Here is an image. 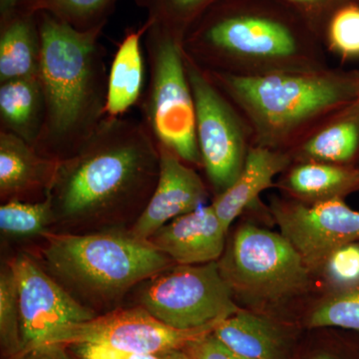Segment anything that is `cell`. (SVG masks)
I'll return each instance as SVG.
<instances>
[{"instance_id": "6da1fadb", "label": "cell", "mask_w": 359, "mask_h": 359, "mask_svg": "<svg viewBox=\"0 0 359 359\" xmlns=\"http://www.w3.org/2000/svg\"><path fill=\"white\" fill-rule=\"evenodd\" d=\"M159 170V147L144 122L106 116L76 153L59 161L47 193L54 223L138 218Z\"/></svg>"}, {"instance_id": "7a4b0ae2", "label": "cell", "mask_w": 359, "mask_h": 359, "mask_svg": "<svg viewBox=\"0 0 359 359\" xmlns=\"http://www.w3.org/2000/svg\"><path fill=\"white\" fill-rule=\"evenodd\" d=\"M182 46L202 69L237 76L330 66L320 37L276 0H219L191 26Z\"/></svg>"}, {"instance_id": "3957f363", "label": "cell", "mask_w": 359, "mask_h": 359, "mask_svg": "<svg viewBox=\"0 0 359 359\" xmlns=\"http://www.w3.org/2000/svg\"><path fill=\"white\" fill-rule=\"evenodd\" d=\"M35 14L45 110L33 147L61 161L76 153L107 116L108 73L99 41L103 28L82 32L50 14Z\"/></svg>"}, {"instance_id": "277c9868", "label": "cell", "mask_w": 359, "mask_h": 359, "mask_svg": "<svg viewBox=\"0 0 359 359\" xmlns=\"http://www.w3.org/2000/svg\"><path fill=\"white\" fill-rule=\"evenodd\" d=\"M204 71L244 118L254 146L282 152L353 104L359 93L355 69L328 66L254 77Z\"/></svg>"}, {"instance_id": "5b68a950", "label": "cell", "mask_w": 359, "mask_h": 359, "mask_svg": "<svg viewBox=\"0 0 359 359\" xmlns=\"http://www.w3.org/2000/svg\"><path fill=\"white\" fill-rule=\"evenodd\" d=\"M42 266L76 301L92 309L122 299L132 287L175 266L131 233L46 231ZM93 311V309H92Z\"/></svg>"}, {"instance_id": "8992f818", "label": "cell", "mask_w": 359, "mask_h": 359, "mask_svg": "<svg viewBox=\"0 0 359 359\" xmlns=\"http://www.w3.org/2000/svg\"><path fill=\"white\" fill-rule=\"evenodd\" d=\"M145 23L149 83L141 102L142 121L157 144L173 151L186 164L203 168L182 41L164 28Z\"/></svg>"}, {"instance_id": "52a82bcc", "label": "cell", "mask_w": 359, "mask_h": 359, "mask_svg": "<svg viewBox=\"0 0 359 359\" xmlns=\"http://www.w3.org/2000/svg\"><path fill=\"white\" fill-rule=\"evenodd\" d=\"M233 295L250 304H276L306 292L309 269L282 233L243 224L218 261Z\"/></svg>"}, {"instance_id": "ba28073f", "label": "cell", "mask_w": 359, "mask_h": 359, "mask_svg": "<svg viewBox=\"0 0 359 359\" xmlns=\"http://www.w3.org/2000/svg\"><path fill=\"white\" fill-rule=\"evenodd\" d=\"M140 306L178 330H195L219 323L241 311L222 276L218 262L175 264L146 280Z\"/></svg>"}, {"instance_id": "9c48e42d", "label": "cell", "mask_w": 359, "mask_h": 359, "mask_svg": "<svg viewBox=\"0 0 359 359\" xmlns=\"http://www.w3.org/2000/svg\"><path fill=\"white\" fill-rule=\"evenodd\" d=\"M185 62L195 100L203 168L216 197L242 172L248 153L254 146L252 133L244 118L207 73L186 54Z\"/></svg>"}, {"instance_id": "30bf717a", "label": "cell", "mask_w": 359, "mask_h": 359, "mask_svg": "<svg viewBox=\"0 0 359 359\" xmlns=\"http://www.w3.org/2000/svg\"><path fill=\"white\" fill-rule=\"evenodd\" d=\"M219 323L195 330H178L165 325L140 306L115 309L92 320L57 328L41 342L35 356L52 347L68 348L87 344L158 355L183 349L193 340L214 332Z\"/></svg>"}, {"instance_id": "8fae6325", "label": "cell", "mask_w": 359, "mask_h": 359, "mask_svg": "<svg viewBox=\"0 0 359 359\" xmlns=\"http://www.w3.org/2000/svg\"><path fill=\"white\" fill-rule=\"evenodd\" d=\"M269 211L311 271L323 269L335 250L359 241V212L344 200L306 204L273 197Z\"/></svg>"}, {"instance_id": "7c38bea8", "label": "cell", "mask_w": 359, "mask_h": 359, "mask_svg": "<svg viewBox=\"0 0 359 359\" xmlns=\"http://www.w3.org/2000/svg\"><path fill=\"white\" fill-rule=\"evenodd\" d=\"M18 283L22 351L20 358L35 356L51 332L69 323L97 316L76 301L32 257L20 255L11 263Z\"/></svg>"}, {"instance_id": "4fadbf2b", "label": "cell", "mask_w": 359, "mask_h": 359, "mask_svg": "<svg viewBox=\"0 0 359 359\" xmlns=\"http://www.w3.org/2000/svg\"><path fill=\"white\" fill-rule=\"evenodd\" d=\"M158 147L160 170L157 185L130 231L144 241L174 219L203 207L209 197L207 187L195 168L186 164L170 149L159 144Z\"/></svg>"}, {"instance_id": "5bb4252c", "label": "cell", "mask_w": 359, "mask_h": 359, "mask_svg": "<svg viewBox=\"0 0 359 359\" xmlns=\"http://www.w3.org/2000/svg\"><path fill=\"white\" fill-rule=\"evenodd\" d=\"M226 233L212 205H203L165 224L147 241L176 264H203L221 259Z\"/></svg>"}, {"instance_id": "9a60e30c", "label": "cell", "mask_w": 359, "mask_h": 359, "mask_svg": "<svg viewBox=\"0 0 359 359\" xmlns=\"http://www.w3.org/2000/svg\"><path fill=\"white\" fill-rule=\"evenodd\" d=\"M59 161L40 154L32 144L0 129V197L4 202L46 199Z\"/></svg>"}, {"instance_id": "2e32d148", "label": "cell", "mask_w": 359, "mask_h": 359, "mask_svg": "<svg viewBox=\"0 0 359 359\" xmlns=\"http://www.w3.org/2000/svg\"><path fill=\"white\" fill-rule=\"evenodd\" d=\"M212 334L241 359H292L297 351L287 327L244 309L219 321Z\"/></svg>"}, {"instance_id": "e0dca14e", "label": "cell", "mask_w": 359, "mask_h": 359, "mask_svg": "<svg viewBox=\"0 0 359 359\" xmlns=\"http://www.w3.org/2000/svg\"><path fill=\"white\" fill-rule=\"evenodd\" d=\"M292 163L287 152L252 146L238 178L212 201V207L224 228L229 231L231 223L245 210L259 202V195L275 186L273 180Z\"/></svg>"}, {"instance_id": "ac0fdd59", "label": "cell", "mask_w": 359, "mask_h": 359, "mask_svg": "<svg viewBox=\"0 0 359 359\" xmlns=\"http://www.w3.org/2000/svg\"><path fill=\"white\" fill-rule=\"evenodd\" d=\"M276 187L289 198L318 204L332 200H344L359 191V166L323 162H292Z\"/></svg>"}, {"instance_id": "d6986e66", "label": "cell", "mask_w": 359, "mask_h": 359, "mask_svg": "<svg viewBox=\"0 0 359 359\" xmlns=\"http://www.w3.org/2000/svg\"><path fill=\"white\" fill-rule=\"evenodd\" d=\"M354 102L290 150L292 162L359 166V109Z\"/></svg>"}, {"instance_id": "ffe728a7", "label": "cell", "mask_w": 359, "mask_h": 359, "mask_svg": "<svg viewBox=\"0 0 359 359\" xmlns=\"http://www.w3.org/2000/svg\"><path fill=\"white\" fill-rule=\"evenodd\" d=\"M40 50L36 14L18 9L0 20V84L39 76Z\"/></svg>"}, {"instance_id": "44dd1931", "label": "cell", "mask_w": 359, "mask_h": 359, "mask_svg": "<svg viewBox=\"0 0 359 359\" xmlns=\"http://www.w3.org/2000/svg\"><path fill=\"white\" fill-rule=\"evenodd\" d=\"M146 32V23L127 32L113 57L106 102V114L109 117L124 116L143 96L145 67L142 40Z\"/></svg>"}, {"instance_id": "7402d4cb", "label": "cell", "mask_w": 359, "mask_h": 359, "mask_svg": "<svg viewBox=\"0 0 359 359\" xmlns=\"http://www.w3.org/2000/svg\"><path fill=\"white\" fill-rule=\"evenodd\" d=\"M44 110L39 76L0 84V129L34 146L41 132Z\"/></svg>"}, {"instance_id": "603a6c76", "label": "cell", "mask_w": 359, "mask_h": 359, "mask_svg": "<svg viewBox=\"0 0 359 359\" xmlns=\"http://www.w3.org/2000/svg\"><path fill=\"white\" fill-rule=\"evenodd\" d=\"M119 0H22L18 9L46 13L78 30L104 28ZM16 9V11H18Z\"/></svg>"}, {"instance_id": "cb8c5ba5", "label": "cell", "mask_w": 359, "mask_h": 359, "mask_svg": "<svg viewBox=\"0 0 359 359\" xmlns=\"http://www.w3.org/2000/svg\"><path fill=\"white\" fill-rule=\"evenodd\" d=\"M147 14L146 22L158 25L183 41L187 32L219 0H134Z\"/></svg>"}, {"instance_id": "d4e9b609", "label": "cell", "mask_w": 359, "mask_h": 359, "mask_svg": "<svg viewBox=\"0 0 359 359\" xmlns=\"http://www.w3.org/2000/svg\"><path fill=\"white\" fill-rule=\"evenodd\" d=\"M0 344L4 359H20L22 351L18 283L11 264L0 271Z\"/></svg>"}, {"instance_id": "484cf974", "label": "cell", "mask_w": 359, "mask_h": 359, "mask_svg": "<svg viewBox=\"0 0 359 359\" xmlns=\"http://www.w3.org/2000/svg\"><path fill=\"white\" fill-rule=\"evenodd\" d=\"M309 330L341 328L359 334V285L337 290L323 299L306 318Z\"/></svg>"}, {"instance_id": "4316f807", "label": "cell", "mask_w": 359, "mask_h": 359, "mask_svg": "<svg viewBox=\"0 0 359 359\" xmlns=\"http://www.w3.org/2000/svg\"><path fill=\"white\" fill-rule=\"evenodd\" d=\"M54 223L53 211L48 198L39 202L6 201L0 207V230L18 237L43 235Z\"/></svg>"}, {"instance_id": "83f0119b", "label": "cell", "mask_w": 359, "mask_h": 359, "mask_svg": "<svg viewBox=\"0 0 359 359\" xmlns=\"http://www.w3.org/2000/svg\"><path fill=\"white\" fill-rule=\"evenodd\" d=\"M321 42L327 53L344 61L359 59V6L339 9L328 20Z\"/></svg>"}, {"instance_id": "f1b7e54d", "label": "cell", "mask_w": 359, "mask_h": 359, "mask_svg": "<svg viewBox=\"0 0 359 359\" xmlns=\"http://www.w3.org/2000/svg\"><path fill=\"white\" fill-rule=\"evenodd\" d=\"M297 14L320 37L328 20L337 11L349 6H359V0H276Z\"/></svg>"}, {"instance_id": "f546056e", "label": "cell", "mask_w": 359, "mask_h": 359, "mask_svg": "<svg viewBox=\"0 0 359 359\" xmlns=\"http://www.w3.org/2000/svg\"><path fill=\"white\" fill-rule=\"evenodd\" d=\"M323 269L328 280L339 290L359 285V243H351L335 250Z\"/></svg>"}, {"instance_id": "4dcf8cb0", "label": "cell", "mask_w": 359, "mask_h": 359, "mask_svg": "<svg viewBox=\"0 0 359 359\" xmlns=\"http://www.w3.org/2000/svg\"><path fill=\"white\" fill-rule=\"evenodd\" d=\"M191 359H241L212 332L184 347Z\"/></svg>"}, {"instance_id": "1f68e13d", "label": "cell", "mask_w": 359, "mask_h": 359, "mask_svg": "<svg viewBox=\"0 0 359 359\" xmlns=\"http://www.w3.org/2000/svg\"><path fill=\"white\" fill-rule=\"evenodd\" d=\"M70 348L78 359H162L160 354L133 353L104 344H79Z\"/></svg>"}, {"instance_id": "d6a6232c", "label": "cell", "mask_w": 359, "mask_h": 359, "mask_svg": "<svg viewBox=\"0 0 359 359\" xmlns=\"http://www.w3.org/2000/svg\"><path fill=\"white\" fill-rule=\"evenodd\" d=\"M292 359H359L353 358L351 355H347L342 353L339 348L330 346H313L311 348H306L304 353H297L295 351L294 358Z\"/></svg>"}, {"instance_id": "836d02e7", "label": "cell", "mask_w": 359, "mask_h": 359, "mask_svg": "<svg viewBox=\"0 0 359 359\" xmlns=\"http://www.w3.org/2000/svg\"><path fill=\"white\" fill-rule=\"evenodd\" d=\"M22 0H0V20H6L18 8Z\"/></svg>"}, {"instance_id": "e575fe53", "label": "cell", "mask_w": 359, "mask_h": 359, "mask_svg": "<svg viewBox=\"0 0 359 359\" xmlns=\"http://www.w3.org/2000/svg\"><path fill=\"white\" fill-rule=\"evenodd\" d=\"M39 356L45 359H78L70 355L67 353V348H61V347H52L43 351Z\"/></svg>"}, {"instance_id": "d590c367", "label": "cell", "mask_w": 359, "mask_h": 359, "mask_svg": "<svg viewBox=\"0 0 359 359\" xmlns=\"http://www.w3.org/2000/svg\"><path fill=\"white\" fill-rule=\"evenodd\" d=\"M162 359H191L184 349H175L168 353L160 354Z\"/></svg>"}, {"instance_id": "8d00e7d4", "label": "cell", "mask_w": 359, "mask_h": 359, "mask_svg": "<svg viewBox=\"0 0 359 359\" xmlns=\"http://www.w3.org/2000/svg\"><path fill=\"white\" fill-rule=\"evenodd\" d=\"M354 103H355V105L358 106V108L359 109V93H358V99H356L355 102H354Z\"/></svg>"}]
</instances>
